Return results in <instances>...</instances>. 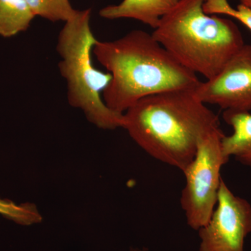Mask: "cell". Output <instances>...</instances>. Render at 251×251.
<instances>
[{
  "mask_svg": "<svg viewBox=\"0 0 251 251\" xmlns=\"http://www.w3.org/2000/svg\"><path fill=\"white\" fill-rule=\"evenodd\" d=\"M215 15H226L236 18L251 31V9L245 5L239 4L235 9L227 1L216 10Z\"/></svg>",
  "mask_w": 251,
  "mask_h": 251,
  "instance_id": "cell-13",
  "label": "cell"
},
{
  "mask_svg": "<svg viewBox=\"0 0 251 251\" xmlns=\"http://www.w3.org/2000/svg\"><path fill=\"white\" fill-rule=\"evenodd\" d=\"M224 135L219 128L203 137L192 161L182 171L186 184L180 200L181 208L187 224L195 230L207 224L217 203L221 168L229 158L223 152Z\"/></svg>",
  "mask_w": 251,
  "mask_h": 251,
  "instance_id": "cell-5",
  "label": "cell"
},
{
  "mask_svg": "<svg viewBox=\"0 0 251 251\" xmlns=\"http://www.w3.org/2000/svg\"><path fill=\"white\" fill-rule=\"evenodd\" d=\"M204 1L179 0L151 34L176 62L208 80L222 70L244 42L233 21L204 12Z\"/></svg>",
  "mask_w": 251,
  "mask_h": 251,
  "instance_id": "cell-3",
  "label": "cell"
},
{
  "mask_svg": "<svg viewBox=\"0 0 251 251\" xmlns=\"http://www.w3.org/2000/svg\"><path fill=\"white\" fill-rule=\"evenodd\" d=\"M225 122L231 126L233 133L222 138L223 152L234 156L238 161L251 168V114L250 112L225 110Z\"/></svg>",
  "mask_w": 251,
  "mask_h": 251,
  "instance_id": "cell-9",
  "label": "cell"
},
{
  "mask_svg": "<svg viewBox=\"0 0 251 251\" xmlns=\"http://www.w3.org/2000/svg\"><path fill=\"white\" fill-rule=\"evenodd\" d=\"M0 214L23 226L38 224L42 216L35 205L31 203L17 204L9 200L0 198Z\"/></svg>",
  "mask_w": 251,
  "mask_h": 251,
  "instance_id": "cell-12",
  "label": "cell"
},
{
  "mask_svg": "<svg viewBox=\"0 0 251 251\" xmlns=\"http://www.w3.org/2000/svg\"><path fill=\"white\" fill-rule=\"evenodd\" d=\"M123 128L145 152L183 171L203 137L220 128L219 117L193 90L168 91L140 99L124 113Z\"/></svg>",
  "mask_w": 251,
  "mask_h": 251,
  "instance_id": "cell-1",
  "label": "cell"
},
{
  "mask_svg": "<svg viewBox=\"0 0 251 251\" xmlns=\"http://www.w3.org/2000/svg\"><path fill=\"white\" fill-rule=\"evenodd\" d=\"M239 1H240V4L245 5L251 9V0H239Z\"/></svg>",
  "mask_w": 251,
  "mask_h": 251,
  "instance_id": "cell-14",
  "label": "cell"
},
{
  "mask_svg": "<svg viewBox=\"0 0 251 251\" xmlns=\"http://www.w3.org/2000/svg\"><path fill=\"white\" fill-rule=\"evenodd\" d=\"M198 231L200 251H244L251 232V204L235 196L222 179L212 215Z\"/></svg>",
  "mask_w": 251,
  "mask_h": 251,
  "instance_id": "cell-6",
  "label": "cell"
},
{
  "mask_svg": "<svg viewBox=\"0 0 251 251\" xmlns=\"http://www.w3.org/2000/svg\"><path fill=\"white\" fill-rule=\"evenodd\" d=\"M34 16L52 23L67 22L77 14L69 0H25Z\"/></svg>",
  "mask_w": 251,
  "mask_h": 251,
  "instance_id": "cell-11",
  "label": "cell"
},
{
  "mask_svg": "<svg viewBox=\"0 0 251 251\" xmlns=\"http://www.w3.org/2000/svg\"><path fill=\"white\" fill-rule=\"evenodd\" d=\"M34 18L25 0H0V36L13 37L27 30Z\"/></svg>",
  "mask_w": 251,
  "mask_h": 251,
  "instance_id": "cell-10",
  "label": "cell"
},
{
  "mask_svg": "<svg viewBox=\"0 0 251 251\" xmlns=\"http://www.w3.org/2000/svg\"><path fill=\"white\" fill-rule=\"evenodd\" d=\"M179 0H123L99 11L100 17L108 20L129 18L156 29L162 18L168 14Z\"/></svg>",
  "mask_w": 251,
  "mask_h": 251,
  "instance_id": "cell-8",
  "label": "cell"
},
{
  "mask_svg": "<svg viewBox=\"0 0 251 251\" xmlns=\"http://www.w3.org/2000/svg\"><path fill=\"white\" fill-rule=\"evenodd\" d=\"M195 97L204 104L225 110H251V45L244 44L212 78L193 90Z\"/></svg>",
  "mask_w": 251,
  "mask_h": 251,
  "instance_id": "cell-7",
  "label": "cell"
},
{
  "mask_svg": "<svg viewBox=\"0 0 251 251\" xmlns=\"http://www.w3.org/2000/svg\"><path fill=\"white\" fill-rule=\"evenodd\" d=\"M91 9L77 10L59 31L56 49L61 58L59 73L67 82L68 102L99 128H123L124 114L109 108L103 99L112 76L94 67L93 49L98 39L91 28Z\"/></svg>",
  "mask_w": 251,
  "mask_h": 251,
  "instance_id": "cell-4",
  "label": "cell"
},
{
  "mask_svg": "<svg viewBox=\"0 0 251 251\" xmlns=\"http://www.w3.org/2000/svg\"><path fill=\"white\" fill-rule=\"evenodd\" d=\"M93 54L112 78L105 105L124 114L140 99L168 91L194 90L197 75L181 66L152 34L133 30L112 41H97Z\"/></svg>",
  "mask_w": 251,
  "mask_h": 251,
  "instance_id": "cell-2",
  "label": "cell"
}]
</instances>
